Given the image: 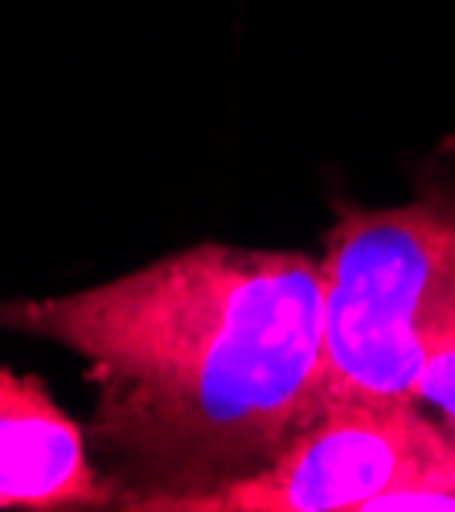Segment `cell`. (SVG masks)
I'll use <instances>...</instances> for the list:
<instances>
[{
	"label": "cell",
	"instance_id": "obj_1",
	"mask_svg": "<svg viewBox=\"0 0 455 512\" xmlns=\"http://www.w3.org/2000/svg\"><path fill=\"white\" fill-rule=\"evenodd\" d=\"M0 332H29L87 365V439L119 508L181 500L259 472L316 418L324 275L300 250L205 242L46 300H0Z\"/></svg>",
	"mask_w": 455,
	"mask_h": 512
},
{
	"label": "cell",
	"instance_id": "obj_4",
	"mask_svg": "<svg viewBox=\"0 0 455 512\" xmlns=\"http://www.w3.org/2000/svg\"><path fill=\"white\" fill-rule=\"evenodd\" d=\"M66 508H119V488L46 381L0 365V512Z\"/></svg>",
	"mask_w": 455,
	"mask_h": 512
},
{
	"label": "cell",
	"instance_id": "obj_3",
	"mask_svg": "<svg viewBox=\"0 0 455 512\" xmlns=\"http://www.w3.org/2000/svg\"><path fill=\"white\" fill-rule=\"evenodd\" d=\"M177 512H455V435L415 398L333 406L259 472Z\"/></svg>",
	"mask_w": 455,
	"mask_h": 512
},
{
	"label": "cell",
	"instance_id": "obj_2",
	"mask_svg": "<svg viewBox=\"0 0 455 512\" xmlns=\"http://www.w3.org/2000/svg\"><path fill=\"white\" fill-rule=\"evenodd\" d=\"M324 365L316 414L406 402L439 328L455 316V197L345 213L328 234Z\"/></svg>",
	"mask_w": 455,
	"mask_h": 512
},
{
	"label": "cell",
	"instance_id": "obj_5",
	"mask_svg": "<svg viewBox=\"0 0 455 512\" xmlns=\"http://www.w3.org/2000/svg\"><path fill=\"white\" fill-rule=\"evenodd\" d=\"M410 398L455 435V316L431 340L423 369L415 377V386H410Z\"/></svg>",
	"mask_w": 455,
	"mask_h": 512
}]
</instances>
